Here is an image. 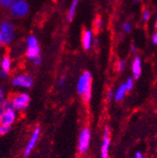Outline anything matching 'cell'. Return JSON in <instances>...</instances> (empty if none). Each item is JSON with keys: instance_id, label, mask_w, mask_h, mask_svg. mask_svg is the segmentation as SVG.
Returning a JSON list of instances; mask_svg holds the SVG:
<instances>
[{"instance_id": "6da1fadb", "label": "cell", "mask_w": 157, "mask_h": 158, "mask_svg": "<svg viewBox=\"0 0 157 158\" xmlns=\"http://www.w3.org/2000/svg\"><path fill=\"white\" fill-rule=\"evenodd\" d=\"M91 88H92V75L89 71H86L78 78L77 86H76L78 94L81 95L86 102H89L91 98Z\"/></svg>"}, {"instance_id": "7a4b0ae2", "label": "cell", "mask_w": 157, "mask_h": 158, "mask_svg": "<svg viewBox=\"0 0 157 158\" xmlns=\"http://www.w3.org/2000/svg\"><path fill=\"white\" fill-rule=\"evenodd\" d=\"M0 35L3 40V44H10L15 37V27L14 25L10 20H4L0 25Z\"/></svg>"}, {"instance_id": "3957f363", "label": "cell", "mask_w": 157, "mask_h": 158, "mask_svg": "<svg viewBox=\"0 0 157 158\" xmlns=\"http://www.w3.org/2000/svg\"><path fill=\"white\" fill-rule=\"evenodd\" d=\"M9 10L11 16L15 18H23L29 13L30 7L27 0H15Z\"/></svg>"}, {"instance_id": "277c9868", "label": "cell", "mask_w": 157, "mask_h": 158, "mask_svg": "<svg viewBox=\"0 0 157 158\" xmlns=\"http://www.w3.org/2000/svg\"><path fill=\"white\" fill-rule=\"evenodd\" d=\"M10 100L12 108L14 110L17 111H23L24 109H26L30 102V96L26 93V92H21V93H18L15 94Z\"/></svg>"}, {"instance_id": "5b68a950", "label": "cell", "mask_w": 157, "mask_h": 158, "mask_svg": "<svg viewBox=\"0 0 157 158\" xmlns=\"http://www.w3.org/2000/svg\"><path fill=\"white\" fill-rule=\"evenodd\" d=\"M90 138H91V132L88 127H85L82 129L80 135H79V139H78V152L80 153H85L89 148L90 143Z\"/></svg>"}, {"instance_id": "8992f818", "label": "cell", "mask_w": 157, "mask_h": 158, "mask_svg": "<svg viewBox=\"0 0 157 158\" xmlns=\"http://www.w3.org/2000/svg\"><path fill=\"white\" fill-rule=\"evenodd\" d=\"M11 83L15 87H20V88H25V89H29L33 85V79L30 75L26 74V73H21L15 75Z\"/></svg>"}, {"instance_id": "52a82bcc", "label": "cell", "mask_w": 157, "mask_h": 158, "mask_svg": "<svg viewBox=\"0 0 157 158\" xmlns=\"http://www.w3.org/2000/svg\"><path fill=\"white\" fill-rule=\"evenodd\" d=\"M40 134H41V128H40V126H37L34 129V131H33V133H32V135H31V136L29 138V140H28V142L27 144V147H26V149L24 151V157L27 158V157L29 156V154L33 151L34 147L36 146V143H37V141L39 139V137H40Z\"/></svg>"}, {"instance_id": "ba28073f", "label": "cell", "mask_w": 157, "mask_h": 158, "mask_svg": "<svg viewBox=\"0 0 157 158\" xmlns=\"http://www.w3.org/2000/svg\"><path fill=\"white\" fill-rule=\"evenodd\" d=\"M16 118V110L13 108H7L0 116V124L10 126Z\"/></svg>"}, {"instance_id": "9c48e42d", "label": "cell", "mask_w": 157, "mask_h": 158, "mask_svg": "<svg viewBox=\"0 0 157 158\" xmlns=\"http://www.w3.org/2000/svg\"><path fill=\"white\" fill-rule=\"evenodd\" d=\"M82 46L84 50L89 51L93 44V32L90 29H85L82 33Z\"/></svg>"}, {"instance_id": "30bf717a", "label": "cell", "mask_w": 157, "mask_h": 158, "mask_svg": "<svg viewBox=\"0 0 157 158\" xmlns=\"http://www.w3.org/2000/svg\"><path fill=\"white\" fill-rule=\"evenodd\" d=\"M132 73L134 79L139 78L142 73V65H141V58L139 56H135L132 63Z\"/></svg>"}, {"instance_id": "8fae6325", "label": "cell", "mask_w": 157, "mask_h": 158, "mask_svg": "<svg viewBox=\"0 0 157 158\" xmlns=\"http://www.w3.org/2000/svg\"><path fill=\"white\" fill-rule=\"evenodd\" d=\"M79 2H80V0H72V1L71 6L68 10V13H67V21L68 22H72V19L74 18V15L76 13L77 7L79 5Z\"/></svg>"}, {"instance_id": "7c38bea8", "label": "cell", "mask_w": 157, "mask_h": 158, "mask_svg": "<svg viewBox=\"0 0 157 158\" xmlns=\"http://www.w3.org/2000/svg\"><path fill=\"white\" fill-rule=\"evenodd\" d=\"M26 55L29 60H32V59L40 56H41L40 46L38 45V46H33V47H27L26 51Z\"/></svg>"}, {"instance_id": "4fadbf2b", "label": "cell", "mask_w": 157, "mask_h": 158, "mask_svg": "<svg viewBox=\"0 0 157 158\" xmlns=\"http://www.w3.org/2000/svg\"><path fill=\"white\" fill-rule=\"evenodd\" d=\"M109 147H110V138L104 137V140L101 147V156L102 158H108L109 156Z\"/></svg>"}, {"instance_id": "5bb4252c", "label": "cell", "mask_w": 157, "mask_h": 158, "mask_svg": "<svg viewBox=\"0 0 157 158\" xmlns=\"http://www.w3.org/2000/svg\"><path fill=\"white\" fill-rule=\"evenodd\" d=\"M126 92H127V89L125 87L124 84L121 85L119 88H118V89L116 90V93H115V100L116 101H122V99L124 98V96L126 95Z\"/></svg>"}, {"instance_id": "9a60e30c", "label": "cell", "mask_w": 157, "mask_h": 158, "mask_svg": "<svg viewBox=\"0 0 157 158\" xmlns=\"http://www.w3.org/2000/svg\"><path fill=\"white\" fill-rule=\"evenodd\" d=\"M12 66V61L10 56H5L1 58V69L10 72Z\"/></svg>"}, {"instance_id": "2e32d148", "label": "cell", "mask_w": 157, "mask_h": 158, "mask_svg": "<svg viewBox=\"0 0 157 158\" xmlns=\"http://www.w3.org/2000/svg\"><path fill=\"white\" fill-rule=\"evenodd\" d=\"M5 103H6L5 91H4V89L0 86V116L2 115V113L5 110Z\"/></svg>"}, {"instance_id": "e0dca14e", "label": "cell", "mask_w": 157, "mask_h": 158, "mask_svg": "<svg viewBox=\"0 0 157 158\" xmlns=\"http://www.w3.org/2000/svg\"><path fill=\"white\" fill-rule=\"evenodd\" d=\"M93 27L96 31H100L103 27V19L100 15H97L93 21Z\"/></svg>"}, {"instance_id": "ac0fdd59", "label": "cell", "mask_w": 157, "mask_h": 158, "mask_svg": "<svg viewBox=\"0 0 157 158\" xmlns=\"http://www.w3.org/2000/svg\"><path fill=\"white\" fill-rule=\"evenodd\" d=\"M27 47L38 46V45H39V42H38L37 37L34 36V35L28 36V37H27Z\"/></svg>"}, {"instance_id": "d6986e66", "label": "cell", "mask_w": 157, "mask_h": 158, "mask_svg": "<svg viewBox=\"0 0 157 158\" xmlns=\"http://www.w3.org/2000/svg\"><path fill=\"white\" fill-rule=\"evenodd\" d=\"M125 66H126V63H125V61L123 60V59H121V60L118 61V63H117V66H116V68H117V72L122 73V71L125 69Z\"/></svg>"}, {"instance_id": "ffe728a7", "label": "cell", "mask_w": 157, "mask_h": 158, "mask_svg": "<svg viewBox=\"0 0 157 158\" xmlns=\"http://www.w3.org/2000/svg\"><path fill=\"white\" fill-rule=\"evenodd\" d=\"M15 0H0V6L2 8H10Z\"/></svg>"}, {"instance_id": "44dd1931", "label": "cell", "mask_w": 157, "mask_h": 158, "mask_svg": "<svg viewBox=\"0 0 157 158\" xmlns=\"http://www.w3.org/2000/svg\"><path fill=\"white\" fill-rule=\"evenodd\" d=\"M124 85H125V87H126V89H127V91L132 90L133 88H134V78L129 77V78L127 79V80H126V82L124 83Z\"/></svg>"}, {"instance_id": "7402d4cb", "label": "cell", "mask_w": 157, "mask_h": 158, "mask_svg": "<svg viewBox=\"0 0 157 158\" xmlns=\"http://www.w3.org/2000/svg\"><path fill=\"white\" fill-rule=\"evenodd\" d=\"M10 130V126L7 125H1L0 124V136H2L6 134H8Z\"/></svg>"}, {"instance_id": "603a6c76", "label": "cell", "mask_w": 157, "mask_h": 158, "mask_svg": "<svg viewBox=\"0 0 157 158\" xmlns=\"http://www.w3.org/2000/svg\"><path fill=\"white\" fill-rule=\"evenodd\" d=\"M30 61H31V63H32L34 66H39V65L41 64V62H42V57H41V56H38V57L32 59V60H30Z\"/></svg>"}, {"instance_id": "cb8c5ba5", "label": "cell", "mask_w": 157, "mask_h": 158, "mask_svg": "<svg viewBox=\"0 0 157 158\" xmlns=\"http://www.w3.org/2000/svg\"><path fill=\"white\" fill-rule=\"evenodd\" d=\"M150 16H151L150 10H145L143 11V14H142V18H143L144 21H147V20L150 18Z\"/></svg>"}, {"instance_id": "d4e9b609", "label": "cell", "mask_w": 157, "mask_h": 158, "mask_svg": "<svg viewBox=\"0 0 157 158\" xmlns=\"http://www.w3.org/2000/svg\"><path fill=\"white\" fill-rule=\"evenodd\" d=\"M131 29H132V26H131V24H130V23H128V22H126V23L123 25V30H124V32L129 33V32L131 31Z\"/></svg>"}, {"instance_id": "484cf974", "label": "cell", "mask_w": 157, "mask_h": 158, "mask_svg": "<svg viewBox=\"0 0 157 158\" xmlns=\"http://www.w3.org/2000/svg\"><path fill=\"white\" fill-rule=\"evenodd\" d=\"M9 75H10V72H7V71H4L2 69H0V77L7 78Z\"/></svg>"}, {"instance_id": "4316f807", "label": "cell", "mask_w": 157, "mask_h": 158, "mask_svg": "<svg viewBox=\"0 0 157 158\" xmlns=\"http://www.w3.org/2000/svg\"><path fill=\"white\" fill-rule=\"evenodd\" d=\"M114 96H115L114 90H112V89L108 90V92H107V99H108V101H111L112 99L114 98Z\"/></svg>"}, {"instance_id": "83f0119b", "label": "cell", "mask_w": 157, "mask_h": 158, "mask_svg": "<svg viewBox=\"0 0 157 158\" xmlns=\"http://www.w3.org/2000/svg\"><path fill=\"white\" fill-rule=\"evenodd\" d=\"M65 82H66V77H65V76H62V77L60 79V81H58V84H60V87H62V86H64Z\"/></svg>"}, {"instance_id": "f1b7e54d", "label": "cell", "mask_w": 157, "mask_h": 158, "mask_svg": "<svg viewBox=\"0 0 157 158\" xmlns=\"http://www.w3.org/2000/svg\"><path fill=\"white\" fill-rule=\"evenodd\" d=\"M109 135H110V130L108 127H106L104 131V137H109Z\"/></svg>"}, {"instance_id": "f546056e", "label": "cell", "mask_w": 157, "mask_h": 158, "mask_svg": "<svg viewBox=\"0 0 157 158\" xmlns=\"http://www.w3.org/2000/svg\"><path fill=\"white\" fill-rule=\"evenodd\" d=\"M152 43L154 45H157V32L152 35Z\"/></svg>"}, {"instance_id": "4dcf8cb0", "label": "cell", "mask_w": 157, "mask_h": 158, "mask_svg": "<svg viewBox=\"0 0 157 158\" xmlns=\"http://www.w3.org/2000/svg\"><path fill=\"white\" fill-rule=\"evenodd\" d=\"M134 158H143V154L140 152H136Z\"/></svg>"}, {"instance_id": "1f68e13d", "label": "cell", "mask_w": 157, "mask_h": 158, "mask_svg": "<svg viewBox=\"0 0 157 158\" xmlns=\"http://www.w3.org/2000/svg\"><path fill=\"white\" fill-rule=\"evenodd\" d=\"M131 52H132V54L136 53V48H135L134 45H132V46H131Z\"/></svg>"}, {"instance_id": "d6a6232c", "label": "cell", "mask_w": 157, "mask_h": 158, "mask_svg": "<svg viewBox=\"0 0 157 158\" xmlns=\"http://www.w3.org/2000/svg\"><path fill=\"white\" fill-rule=\"evenodd\" d=\"M3 45V40H2V37L1 35H0V48H1V46Z\"/></svg>"}, {"instance_id": "836d02e7", "label": "cell", "mask_w": 157, "mask_h": 158, "mask_svg": "<svg viewBox=\"0 0 157 158\" xmlns=\"http://www.w3.org/2000/svg\"><path fill=\"white\" fill-rule=\"evenodd\" d=\"M155 27L157 28V15H156V21H155Z\"/></svg>"}, {"instance_id": "e575fe53", "label": "cell", "mask_w": 157, "mask_h": 158, "mask_svg": "<svg viewBox=\"0 0 157 158\" xmlns=\"http://www.w3.org/2000/svg\"><path fill=\"white\" fill-rule=\"evenodd\" d=\"M0 61H1V56H0Z\"/></svg>"}, {"instance_id": "d590c367", "label": "cell", "mask_w": 157, "mask_h": 158, "mask_svg": "<svg viewBox=\"0 0 157 158\" xmlns=\"http://www.w3.org/2000/svg\"><path fill=\"white\" fill-rule=\"evenodd\" d=\"M134 1H138V0H134Z\"/></svg>"}, {"instance_id": "8d00e7d4", "label": "cell", "mask_w": 157, "mask_h": 158, "mask_svg": "<svg viewBox=\"0 0 157 158\" xmlns=\"http://www.w3.org/2000/svg\"><path fill=\"white\" fill-rule=\"evenodd\" d=\"M109 1H111V0H109Z\"/></svg>"}]
</instances>
